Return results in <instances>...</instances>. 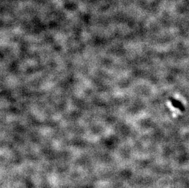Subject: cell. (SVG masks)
<instances>
[{"mask_svg": "<svg viewBox=\"0 0 189 188\" xmlns=\"http://www.w3.org/2000/svg\"><path fill=\"white\" fill-rule=\"evenodd\" d=\"M170 100L171 101V103H172V105H173V106L175 107V108H178L179 109H180L182 111L185 110L184 106L182 105V103L181 102H179V101L174 99L173 98H170Z\"/></svg>", "mask_w": 189, "mask_h": 188, "instance_id": "obj_1", "label": "cell"}]
</instances>
